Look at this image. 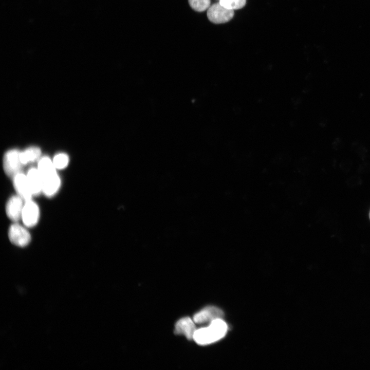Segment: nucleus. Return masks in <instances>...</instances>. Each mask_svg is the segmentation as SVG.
<instances>
[{"instance_id":"1","label":"nucleus","mask_w":370,"mask_h":370,"mask_svg":"<svg viewBox=\"0 0 370 370\" xmlns=\"http://www.w3.org/2000/svg\"><path fill=\"white\" fill-rule=\"evenodd\" d=\"M42 181L43 193L47 197L54 196L61 186V179L52 161L47 157L42 158L37 168Z\"/></svg>"},{"instance_id":"2","label":"nucleus","mask_w":370,"mask_h":370,"mask_svg":"<svg viewBox=\"0 0 370 370\" xmlns=\"http://www.w3.org/2000/svg\"><path fill=\"white\" fill-rule=\"evenodd\" d=\"M227 330V323L223 319H217L207 326L196 329L193 340L199 345L210 344L224 338Z\"/></svg>"},{"instance_id":"3","label":"nucleus","mask_w":370,"mask_h":370,"mask_svg":"<svg viewBox=\"0 0 370 370\" xmlns=\"http://www.w3.org/2000/svg\"><path fill=\"white\" fill-rule=\"evenodd\" d=\"M22 165L20 151L13 149L6 153L3 159V167L5 173L8 176L13 178L21 172Z\"/></svg>"},{"instance_id":"4","label":"nucleus","mask_w":370,"mask_h":370,"mask_svg":"<svg viewBox=\"0 0 370 370\" xmlns=\"http://www.w3.org/2000/svg\"><path fill=\"white\" fill-rule=\"evenodd\" d=\"M234 14V10L225 8L219 3L210 6L207 13L209 20L215 24L229 22L233 18Z\"/></svg>"},{"instance_id":"5","label":"nucleus","mask_w":370,"mask_h":370,"mask_svg":"<svg viewBox=\"0 0 370 370\" xmlns=\"http://www.w3.org/2000/svg\"><path fill=\"white\" fill-rule=\"evenodd\" d=\"M8 236L10 242L18 247H25L31 240L30 233L25 227L17 223L10 227Z\"/></svg>"},{"instance_id":"6","label":"nucleus","mask_w":370,"mask_h":370,"mask_svg":"<svg viewBox=\"0 0 370 370\" xmlns=\"http://www.w3.org/2000/svg\"><path fill=\"white\" fill-rule=\"evenodd\" d=\"M223 317L222 310L214 306H209L196 313L193 320L195 324H209L216 319H223Z\"/></svg>"},{"instance_id":"7","label":"nucleus","mask_w":370,"mask_h":370,"mask_svg":"<svg viewBox=\"0 0 370 370\" xmlns=\"http://www.w3.org/2000/svg\"><path fill=\"white\" fill-rule=\"evenodd\" d=\"M40 217V209L38 205L31 200L25 201L22 214V220L27 227L36 225Z\"/></svg>"},{"instance_id":"8","label":"nucleus","mask_w":370,"mask_h":370,"mask_svg":"<svg viewBox=\"0 0 370 370\" xmlns=\"http://www.w3.org/2000/svg\"><path fill=\"white\" fill-rule=\"evenodd\" d=\"M12 178L13 186L17 195L25 201L31 200L33 195L29 186L26 175L20 172Z\"/></svg>"},{"instance_id":"9","label":"nucleus","mask_w":370,"mask_h":370,"mask_svg":"<svg viewBox=\"0 0 370 370\" xmlns=\"http://www.w3.org/2000/svg\"><path fill=\"white\" fill-rule=\"evenodd\" d=\"M25 201L18 195L11 196L6 206V212L8 217L14 222H17L22 218V214Z\"/></svg>"},{"instance_id":"10","label":"nucleus","mask_w":370,"mask_h":370,"mask_svg":"<svg viewBox=\"0 0 370 370\" xmlns=\"http://www.w3.org/2000/svg\"><path fill=\"white\" fill-rule=\"evenodd\" d=\"M195 324L190 318H182L176 323L174 332L177 335H184L188 340H192L196 330Z\"/></svg>"},{"instance_id":"11","label":"nucleus","mask_w":370,"mask_h":370,"mask_svg":"<svg viewBox=\"0 0 370 370\" xmlns=\"http://www.w3.org/2000/svg\"><path fill=\"white\" fill-rule=\"evenodd\" d=\"M26 176L33 195L37 196L43 193L42 181L38 169H30Z\"/></svg>"},{"instance_id":"12","label":"nucleus","mask_w":370,"mask_h":370,"mask_svg":"<svg viewBox=\"0 0 370 370\" xmlns=\"http://www.w3.org/2000/svg\"><path fill=\"white\" fill-rule=\"evenodd\" d=\"M41 150L36 146L27 148L21 152V159L23 165L33 162L38 160L41 156Z\"/></svg>"},{"instance_id":"13","label":"nucleus","mask_w":370,"mask_h":370,"mask_svg":"<svg viewBox=\"0 0 370 370\" xmlns=\"http://www.w3.org/2000/svg\"><path fill=\"white\" fill-rule=\"evenodd\" d=\"M190 7L195 11L202 12L210 7V0H188Z\"/></svg>"},{"instance_id":"14","label":"nucleus","mask_w":370,"mask_h":370,"mask_svg":"<svg viewBox=\"0 0 370 370\" xmlns=\"http://www.w3.org/2000/svg\"><path fill=\"white\" fill-rule=\"evenodd\" d=\"M219 3L225 8L234 10L243 8L246 0H219Z\"/></svg>"},{"instance_id":"15","label":"nucleus","mask_w":370,"mask_h":370,"mask_svg":"<svg viewBox=\"0 0 370 370\" xmlns=\"http://www.w3.org/2000/svg\"><path fill=\"white\" fill-rule=\"evenodd\" d=\"M52 162L56 169H63L68 165L69 158L64 153H59L54 157Z\"/></svg>"},{"instance_id":"16","label":"nucleus","mask_w":370,"mask_h":370,"mask_svg":"<svg viewBox=\"0 0 370 370\" xmlns=\"http://www.w3.org/2000/svg\"><path fill=\"white\" fill-rule=\"evenodd\" d=\"M369 218H370V212H369Z\"/></svg>"}]
</instances>
